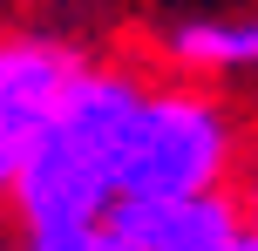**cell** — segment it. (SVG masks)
<instances>
[{"label":"cell","instance_id":"obj_1","mask_svg":"<svg viewBox=\"0 0 258 251\" xmlns=\"http://www.w3.org/2000/svg\"><path fill=\"white\" fill-rule=\"evenodd\" d=\"M245 122L231 116L211 81L190 75H143L122 68L116 102V204L129 197H190L231 190L245 170Z\"/></svg>","mask_w":258,"mask_h":251},{"label":"cell","instance_id":"obj_2","mask_svg":"<svg viewBox=\"0 0 258 251\" xmlns=\"http://www.w3.org/2000/svg\"><path fill=\"white\" fill-rule=\"evenodd\" d=\"M82 68H89V54H75L54 34H0V211H7L21 163L61 122Z\"/></svg>","mask_w":258,"mask_h":251},{"label":"cell","instance_id":"obj_3","mask_svg":"<svg viewBox=\"0 0 258 251\" xmlns=\"http://www.w3.org/2000/svg\"><path fill=\"white\" fill-rule=\"evenodd\" d=\"M109 217L136 238V251H238L245 244V204H238V190L129 197Z\"/></svg>","mask_w":258,"mask_h":251},{"label":"cell","instance_id":"obj_4","mask_svg":"<svg viewBox=\"0 0 258 251\" xmlns=\"http://www.w3.org/2000/svg\"><path fill=\"white\" fill-rule=\"evenodd\" d=\"M156 61L190 81H224V75H258V14H204L177 21L156 41Z\"/></svg>","mask_w":258,"mask_h":251},{"label":"cell","instance_id":"obj_5","mask_svg":"<svg viewBox=\"0 0 258 251\" xmlns=\"http://www.w3.org/2000/svg\"><path fill=\"white\" fill-rule=\"evenodd\" d=\"M21 251H136V238L116 217H75V224H21Z\"/></svg>","mask_w":258,"mask_h":251},{"label":"cell","instance_id":"obj_6","mask_svg":"<svg viewBox=\"0 0 258 251\" xmlns=\"http://www.w3.org/2000/svg\"><path fill=\"white\" fill-rule=\"evenodd\" d=\"M238 204H245V231H251V238H258V143L245 149V170H238Z\"/></svg>","mask_w":258,"mask_h":251},{"label":"cell","instance_id":"obj_7","mask_svg":"<svg viewBox=\"0 0 258 251\" xmlns=\"http://www.w3.org/2000/svg\"><path fill=\"white\" fill-rule=\"evenodd\" d=\"M0 251H21V244H0Z\"/></svg>","mask_w":258,"mask_h":251}]
</instances>
